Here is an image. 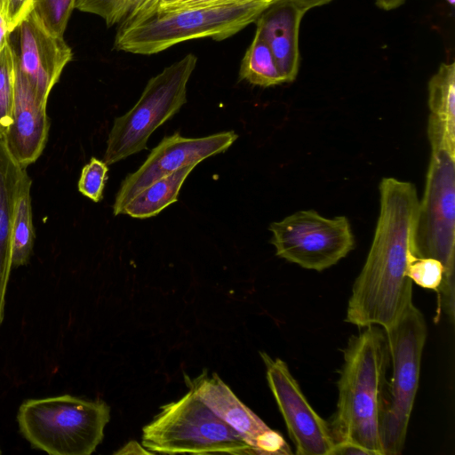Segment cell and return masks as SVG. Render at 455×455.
<instances>
[{
    "label": "cell",
    "mask_w": 455,
    "mask_h": 455,
    "mask_svg": "<svg viewBox=\"0 0 455 455\" xmlns=\"http://www.w3.org/2000/svg\"><path fill=\"white\" fill-rule=\"evenodd\" d=\"M306 12L292 0H278L256 20L255 35L270 48L284 83L293 82L298 75L299 32Z\"/></svg>",
    "instance_id": "obj_15"
},
{
    "label": "cell",
    "mask_w": 455,
    "mask_h": 455,
    "mask_svg": "<svg viewBox=\"0 0 455 455\" xmlns=\"http://www.w3.org/2000/svg\"><path fill=\"white\" fill-rule=\"evenodd\" d=\"M108 172V167L104 161L92 157L82 170L78 180V190L95 203L101 201Z\"/></svg>",
    "instance_id": "obj_25"
},
{
    "label": "cell",
    "mask_w": 455,
    "mask_h": 455,
    "mask_svg": "<svg viewBox=\"0 0 455 455\" xmlns=\"http://www.w3.org/2000/svg\"><path fill=\"white\" fill-rule=\"evenodd\" d=\"M256 1H269L272 3H275L278 0H180L176 3L156 8L148 12H173L192 8H200L205 6H216V5H228V4H243V3H251ZM143 13V12H142Z\"/></svg>",
    "instance_id": "obj_27"
},
{
    "label": "cell",
    "mask_w": 455,
    "mask_h": 455,
    "mask_svg": "<svg viewBox=\"0 0 455 455\" xmlns=\"http://www.w3.org/2000/svg\"><path fill=\"white\" fill-rule=\"evenodd\" d=\"M296 4L301 7L304 11L307 12L308 10L323 5L331 0H292Z\"/></svg>",
    "instance_id": "obj_28"
},
{
    "label": "cell",
    "mask_w": 455,
    "mask_h": 455,
    "mask_svg": "<svg viewBox=\"0 0 455 455\" xmlns=\"http://www.w3.org/2000/svg\"><path fill=\"white\" fill-rule=\"evenodd\" d=\"M429 117L455 132V63H442L428 83Z\"/></svg>",
    "instance_id": "obj_19"
},
{
    "label": "cell",
    "mask_w": 455,
    "mask_h": 455,
    "mask_svg": "<svg viewBox=\"0 0 455 455\" xmlns=\"http://www.w3.org/2000/svg\"><path fill=\"white\" fill-rule=\"evenodd\" d=\"M31 180L24 172L17 191L12 225V267L26 265L30 258L35 234L30 199Z\"/></svg>",
    "instance_id": "obj_18"
},
{
    "label": "cell",
    "mask_w": 455,
    "mask_h": 455,
    "mask_svg": "<svg viewBox=\"0 0 455 455\" xmlns=\"http://www.w3.org/2000/svg\"><path fill=\"white\" fill-rule=\"evenodd\" d=\"M380 207L365 263L348 299L346 322L384 331L391 328L412 302V282L407 276L415 235L419 199L414 184L384 178Z\"/></svg>",
    "instance_id": "obj_1"
},
{
    "label": "cell",
    "mask_w": 455,
    "mask_h": 455,
    "mask_svg": "<svg viewBox=\"0 0 455 455\" xmlns=\"http://www.w3.org/2000/svg\"><path fill=\"white\" fill-rule=\"evenodd\" d=\"M455 156L432 149L415 235V255L438 259L444 267L437 290L438 312L454 320Z\"/></svg>",
    "instance_id": "obj_5"
},
{
    "label": "cell",
    "mask_w": 455,
    "mask_h": 455,
    "mask_svg": "<svg viewBox=\"0 0 455 455\" xmlns=\"http://www.w3.org/2000/svg\"><path fill=\"white\" fill-rule=\"evenodd\" d=\"M275 3L256 1L173 12H143L118 28L117 51L150 55L192 39L230 37L257 20Z\"/></svg>",
    "instance_id": "obj_3"
},
{
    "label": "cell",
    "mask_w": 455,
    "mask_h": 455,
    "mask_svg": "<svg viewBox=\"0 0 455 455\" xmlns=\"http://www.w3.org/2000/svg\"><path fill=\"white\" fill-rule=\"evenodd\" d=\"M268 386L298 455H331L335 443L329 422L308 403L287 364L260 352Z\"/></svg>",
    "instance_id": "obj_10"
},
{
    "label": "cell",
    "mask_w": 455,
    "mask_h": 455,
    "mask_svg": "<svg viewBox=\"0 0 455 455\" xmlns=\"http://www.w3.org/2000/svg\"><path fill=\"white\" fill-rule=\"evenodd\" d=\"M9 31L6 28V24L4 19V15L0 10V52L4 44L9 40Z\"/></svg>",
    "instance_id": "obj_29"
},
{
    "label": "cell",
    "mask_w": 455,
    "mask_h": 455,
    "mask_svg": "<svg viewBox=\"0 0 455 455\" xmlns=\"http://www.w3.org/2000/svg\"><path fill=\"white\" fill-rule=\"evenodd\" d=\"M19 428L36 449L51 455H90L104 437L110 407L103 400L71 395L28 399L18 411Z\"/></svg>",
    "instance_id": "obj_4"
},
{
    "label": "cell",
    "mask_w": 455,
    "mask_h": 455,
    "mask_svg": "<svg viewBox=\"0 0 455 455\" xmlns=\"http://www.w3.org/2000/svg\"><path fill=\"white\" fill-rule=\"evenodd\" d=\"M154 0H76V8L100 16L108 27L121 26L129 21Z\"/></svg>",
    "instance_id": "obj_21"
},
{
    "label": "cell",
    "mask_w": 455,
    "mask_h": 455,
    "mask_svg": "<svg viewBox=\"0 0 455 455\" xmlns=\"http://www.w3.org/2000/svg\"><path fill=\"white\" fill-rule=\"evenodd\" d=\"M275 254L299 267L323 271L337 264L355 247L349 220L329 219L314 210H302L269 226Z\"/></svg>",
    "instance_id": "obj_9"
},
{
    "label": "cell",
    "mask_w": 455,
    "mask_h": 455,
    "mask_svg": "<svg viewBox=\"0 0 455 455\" xmlns=\"http://www.w3.org/2000/svg\"><path fill=\"white\" fill-rule=\"evenodd\" d=\"M49 127L46 104L39 100L16 65L12 124L4 140L18 164L27 168L39 157L47 140Z\"/></svg>",
    "instance_id": "obj_14"
},
{
    "label": "cell",
    "mask_w": 455,
    "mask_h": 455,
    "mask_svg": "<svg viewBox=\"0 0 455 455\" xmlns=\"http://www.w3.org/2000/svg\"><path fill=\"white\" fill-rule=\"evenodd\" d=\"M196 165L181 168L164 176L137 193L123 208L121 214L135 219H148L159 214L177 202L180 190Z\"/></svg>",
    "instance_id": "obj_17"
},
{
    "label": "cell",
    "mask_w": 455,
    "mask_h": 455,
    "mask_svg": "<svg viewBox=\"0 0 455 455\" xmlns=\"http://www.w3.org/2000/svg\"><path fill=\"white\" fill-rule=\"evenodd\" d=\"M0 453H1V450H0Z\"/></svg>",
    "instance_id": "obj_34"
},
{
    "label": "cell",
    "mask_w": 455,
    "mask_h": 455,
    "mask_svg": "<svg viewBox=\"0 0 455 455\" xmlns=\"http://www.w3.org/2000/svg\"><path fill=\"white\" fill-rule=\"evenodd\" d=\"M390 362L385 331L365 327L343 350L338 403L329 422L335 444L351 443L369 455H384L381 415Z\"/></svg>",
    "instance_id": "obj_2"
},
{
    "label": "cell",
    "mask_w": 455,
    "mask_h": 455,
    "mask_svg": "<svg viewBox=\"0 0 455 455\" xmlns=\"http://www.w3.org/2000/svg\"><path fill=\"white\" fill-rule=\"evenodd\" d=\"M32 4L33 0H5L4 19L9 33L29 13Z\"/></svg>",
    "instance_id": "obj_26"
},
{
    "label": "cell",
    "mask_w": 455,
    "mask_h": 455,
    "mask_svg": "<svg viewBox=\"0 0 455 455\" xmlns=\"http://www.w3.org/2000/svg\"><path fill=\"white\" fill-rule=\"evenodd\" d=\"M178 1H180V0H154L152 2V4L148 8H146L144 11H142L140 13L148 12V11H152V10H155L159 7H163V6L176 3ZM140 13H139V14H140Z\"/></svg>",
    "instance_id": "obj_31"
},
{
    "label": "cell",
    "mask_w": 455,
    "mask_h": 455,
    "mask_svg": "<svg viewBox=\"0 0 455 455\" xmlns=\"http://www.w3.org/2000/svg\"><path fill=\"white\" fill-rule=\"evenodd\" d=\"M404 0H376L378 7L389 11L399 7L403 4Z\"/></svg>",
    "instance_id": "obj_30"
},
{
    "label": "cell",
    "mask_w": 455,
    "mask_h": 455,
    "mask_svg": "<svg viewBox=\"0 0 455 455\" xmlns=\"http://www.w3.org/2000/svg\"><path fill=\"white\" fill-rule=\"evenodd\" d=\"M16 59L9 40L0 52V135H5L12 124Z\"/></svg>",
    "instance_id": "obj_22"
},
{
    "label": "cell",
    "mask_w": 455,
    "mask_h": 455,
    "mask_svg": "<svg viewBox=\"0 0 455 455\" xmlns=\"http://www.w3.org/2000/svg\"><path fill=\"white\" fill-rule=\"evenodd\" d=\"M185 380L188 389L193 390L218 417L235 429L256 454L292 453L283 437L243 403L216 373L210 376L204 371L194 379L185 376Z\"/></svg>",
    "instance_id": "obj_12"
},
{
    "label": "cell",
    "mask_w": 455,
    "mask_h": 455,
    "mask_svg": "<svg viewBox=\"0 0 455 455\" xmlns=\"http://www.w3.org/2000/svg\"><path fill=\"white\" fill-rule=\"evenodd\" d=\"M141 441L151 453L256 454L191 389L178 401L161 407L160 412L143 427Z\"/></svg>",
    "instance_id": "obj_6"
},
{
    "label": "cell",
    "mask_w": 455,
    "mask_h": 455,
    "mask_svg": "<svg viewBox=\"0 0 455 455\" xmlns=\"http://www.w3.org/2000/svg\"><path fill=\"white\" fill-rule=\"evenodd\" d=\"M406 273L415 284L437 291L443 279L444 267L436 259L411 254Z\"/></svg>",
    "instance_id": "obj_24"
},
{
    "label": "cell",
    "mask_w": 455,
    "mask_h": 455,
    "mask_svg": "<svg viewBox=\"0 0 455 455\" xmlns=\"http://www.w3.org/2000/svg\"><path fill=\"white\" fill-rule=\"evenodd\" d=\"M385 332L393 372L388 389H385L381 441L384 455H398L405 444L419 387L427 324L422 313L411 303Z\"/></svg>",
    "instance_id": "obj_7"
},
{
    "label": "cell",
    "mask_w": 455,
    "mask_h": 455,
    "mask_svg": "<svg viewBox=\"0 0 455 455\" xmlns=\"http://www.w3.org/2000/svg\"><path fill=\"white\" fill-rule=\"evenodd\" d=\"M26 167L10 154L0 135V326L4 317L5 295L12 263V225L18 188Z\"/></svg>",
    "instance_id": "obj_16"
},
{
    "label": "cell",
    "mask_w": 455,
    "mask_h": 455,
    "mask_svg": "<svg viewBox=\"0 0 455 455\" xmlns=\"http://www.w3.org/2000/svg\"><path fill=\"white\" fill-rule=\"evenodd\" d=\"M15 30L18 32L16 65L39 100L46 104L52 87L72 59V50L63 36L51 33L32 11Z\"/></svg>",
    "instance_id": "obj_13"
},
{
    "label": "cell",
    "mask_w": 455,
    "mask_h": 455,
    "mask_svg": "<svg viewBox=\"0 0 455 455\" xmlns=\"http://www.w3.org/2000/svg\"><path fill=\"white\" fill-rule=\"evenodd\" d=\"M239 76L240 79L262 87L284 83L270 48L257 35L242 60Z\"/></svg>",
    "instance_id": "obj_20"
},
{
    "label": "cell",
    "mask_w": 455,
    "mask_h": 455,
    "mask_svg": "<svg viewBox=\"0 0 455 455\" xmlns=\"http://www.w3.org/2000/svg\"><path fill=\"white\" fill-rule=\"evenodd\" d=\"M196 62L189 53L164 68L149 79L136 104L115 119L103 158L108 165L147 148L150 135L180 111Z\"/></svg>",
    "instance_id": "obj_8"
},
{
    "label": "cell",
    "mask_w": 455,
    "mask_h": 455,
    "mask_svg": "<svg viewBox=\"0 0 455 455\" xmlns=\"http://www.w3.org/2000/svg\"><path fill=\"white\" fill-rule=\"evenodd\" d=\"M448 4H450L451 6L454 5L455 0H446Z\"/></svg>",
    "instance_id": "obj_33"
},
{
    "label": "cell",
    "mask_w": 455,
    "mask_h": 455,
    "mask_svg": "<svg viewBox=\"0 0 455 455\" xmlns=\"http://www.w3.org/2000/svg\"><path fill=\"white\" fill-rule=\"evenodd\" d=\"M238 138L234 131L202 138H186L176 132L165 136L151 150L139 169L127 175L116 196L114 215L122 213L124 205L140 190L154 181L189 165H197L209 156L225 152Z\"/></svg>",
    "instance_id": "obj_11"
},
{
    "label": "cell",
    "mask_w": 455,
    "mask_h": 455,
    "mask_svg": "<svg viewBox=\"0 0 455 455\" xmlns=\"http://www.w3.org/2000/svg\"><path fill=\"white\" fill-rule=\"evenodd\" d=\"M76 0H33L31 11L52 34L63 36Z\"/></svg>",
    "instance_id": "obj_23"
},
{
    "label": "cell",
    "mask_w": 455,
    "mask_h": 455,
    "mask_svg": "<svg viewBox=\"0 0 455 455\" xmlns=\"http://www.w3.org/2000/svg\"><path fill=\"white\" fill-rule=\"evenodd\" d=\"M5 0H0V10L4 15Z\"/></svg>",
    "instance_id": "obj_32"
}]
</instances>
